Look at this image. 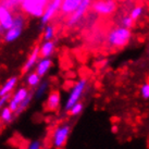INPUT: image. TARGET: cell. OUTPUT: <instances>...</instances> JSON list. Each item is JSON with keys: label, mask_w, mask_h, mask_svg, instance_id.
Segmentation results:
<instances>
[{"label": "cell", "mask_w": 149, "mask_h": 149, "mask_svg": "<svg viewBox=\"0 0 149 149\" xmlns=\"http://www.w3.org/2000/svg\"><path fill=\"white\" fill-rule=\"evenodd\" d=\"M79 3H81V0H62L60 10L63 14L71 15L77 9Z\"/></svg>", "instance_id": "cell-14"}, {"label": "cell", "mask_w": 149, "mask_h": 149, "mask_svg": "<svg viewBox=\"0 0 149 149\" xmlns=\"http://www.w3.org/2000/svg\"><path fill=\"white\" fill-rule=\"evenodd\" d=\"M122 24H123V26L126 27V29H131L133 26V24H134V21H133L132 19L130 17V15H128V17H125L124 19L122 20Z\"/></svg>", "instance_id": "cell-27"}, {"label": "cell", "mask_w": 149, "mask_h": 149, "mask_svg": "<svg viewBox=\"0 0 149 149\" xmlns=\"http://www.w3.org/2000/svg\"><path fill=\"white\" fill-rule=\"evenodd\" d=\"M24 29V19L21 15L14 17L12 25L4 32V40L7 42H13L20 38Z\"/></svg>", "instance_id": "cell-4"}, {"label": "cell", "mask_w": 149, "mask_h": 149, "mask_svg": "<svg viewBox=\"0 0 149 149\" xmlns=\"http://www.w3.org/2000/svg\"><path fill=\"white\" fill-rule=\"evenodd\" d=\"M14 17L10 9L4 7L3 4H0V33H4L12 25Z\"/></svg>", "instance_id": "cell-10"}, {"label": "cell", "mask_w": 149, "mask_h": 149, "mask_svg": "<svg viewBox=\"0 0 149 149\" xmlns=\"http://www.w3.org/2000/svg\"><path fill=\"white\" fill-rule=\"evenodd\" d=\"M93 0H81V3L77 9L72 13L68 20V26H74L84 17V14L86 13L87 9L91 7Z\"/></svg>", "instance_id": "cell-7"}, {"label": "cell", "mask_w": 149, "mask_h": 149, "mask_svg": "<svg viewBox=\"0 0 149 149\" xmlns=\"http://www.w3.org/2000/svg\"><path fill=\"white\" fill-rule=\"evenodd\" d=\"M61 104V94L59 91H51L46 100V108L48 109V111L54 112L57 111Z\"/></svg>", "instance_id": "cell-11"}, {"label": "cell", "mask_w": 149, "mask_h": 149, "mask_svg": "<svg viewBox=\"0 0 149 149\" xmlns=\"http://www.w3.org/2000/svg\"><path fill=\"white\" fill-rule=\"evenodd\" d=\"M61 2H62V0H51L50 2H48L45 11L40 17V22H42V25L48 24L50 20L54 17V14L60 10Z\"/></svg>", "instance_id": "cell-9"}, {"label": "cell", "mask_w": 149, "mask_h": 149, "mask_svg": "<svg viewBox=\"0 0 149 149\" xmlns=\"http://www.w3.org/2000/svg\"><path fill=\"white\" fill-rule=\"evenodd\" d=\"M86 86H87V79H81L73 85L70 94H69V97L66 99L65 104H64V111L69 112L71 107L81 100V98L83 97L84 93H85Z\"/></svg>", "instance_id": "cell-2"}, {"label": "cell", "mask_w": 149, "mask_h": 149, "mask_svg": "<svg viewBox=\"0 0 149 149\" xmlns=\"http://www.w3.org/2000/svg\"><path fill=\"white\" fill-rule=\"evenodd\" d=\"M10 96L11 95H6V96L0 97V111L2 110V108L6 107V104H8L9 99H10Z\"/></svg>", "instance_id": "cell-28"}, {"label": "cell", "mask_w": 149, "mask_h": 149, "mask_svg": "<svg viewBox=\"0 0 149 149\" xmlns=\"http://www.w3.org/2000/svg\"><path fill=\"white\" fill-rule=\"evenodd\" d=\"M36 73H37L40 77L45 76L49 70L52 66V60L50 58H42L40 60H38L37 63H36Z\"/></svg>", "instance_id": "cell-13"}, {"label": "cell", "mask_w": 149, "mask_h": 149, "mask_svg": "<svg viewBox=\"0 0 149 149\" xmlns=\"http://www.w3.org/2000/svg\"><path fill=\"white\" fill-rule=\"evenodd\" d=\"M39 57H40V54H39V47L37 46V47H35L32 50L29 57L25 61L24 65H23V72H29V71L32 70L34 66L36 65L38 60H39Z\"/></svg>", "instance_id": "cell-12"}, {"label": "cell", "mask_w": 149, "mask_h": 149, "mask_svg": "<svg viewBox=\"0 0 149 149\" xmlns=\"http://www.w3.org/2000/svg\"><path fill=\"white\" fill-rule=\"evenodd\" d=\"M143 14H144V8H143L141 6H137V7H135V8H133V10L131 11V13H130V17L135 22L136 20H138Z\"/></svg>", "instance_id": "cell-22"}, {"label": "cell", "mask_w": 149, "mask_h": 149, "mask_svg": "<svg viewBox=\"0 0 149 149\" xmlns=\"http://www.w3.org/2000/svg\"><path fill=\"white\" fill-rule=\"evenodd\" d=\"M21 2H22V0H4L2 4H3L4 7L11 9V8H14V7L19 6V4H21Z\"/></svg>", "instance_id": "cell-25"}, {"label": "cell", "mask_w": 149, "mask_h": 149, "mask_svg": "<svg viewBox=\"0 0 149 149\" xmlns=\"http://www.w3.org/2000/svg\"><path fill=\"white\" fill-rule=\"evenodd\" d=\"M26 149H42V141L36 139V141H32L29 144Z\"/></svg>", "instance_id": "cell-26"}, {"label": "cell", "mask_w": 149, "mask_h": 149, "mask_svg": "<svg viewBox=\"0 0 149 149\" xmlns=\"http://www.w3.org/2000/svg\"><path fill=\"white\" fill-rule=\"evenodd\" d=\"M83 109H84V104L81 102V101H79V102H76V104H73V106L71 107V109L69 110V113H70L72 116H79V114L82 113V111H83Z\"/></svg>", "instance_id": "cell-21"}, {"label": "cell", "mask_w": 149, "mask_h": 149, "mask_svg": "<svg viewBox=\"0 0 149 149\" xmlns=\"http://www.w3.org/2000/svg\"><path fill=\"white\" fill-rule=\"evenodd\" d=\"M54 37V27L51 25H47L44 32V39L45 40H52Z\"/></svg>", "instance_id": "cell-23"}, {"label": "cell", "mask_w": 149, "mask_h": 149, "mask_svg": "<svg viewBox=\"0 0 149 149\" xmlns=\"http://www.w3.org/2000/svg\"><path fill=\"white\" fill-rule=\"evenodd\" d=\"M71 133V126L69 124L59 125L52 134V145L54 148H62L66 144Z\"/></svg>", "instance_id": "cell-5"}, {"label": "cell", "mask_w": 149, "mask_h": 149, "mask_svg": "<svg viewBox=\"0 0 149 149\" xmlns=\"http://www.w3.org/2000/svg\"><path fill=\"white\" fill-rule=\"evenodd\" d=\"M42 82V77L36 73V72H31L27 77H26V84L29 87L32 88H36L39 85V83Z\"/></svg>", "instance_id": "cell-17"}, {"label": "cell", "mask_w": 149, "mask_h": 149, "mask_svg": "<svg viewBox=\"0 0 149 149\" xmlns=\"http://www.w3.org/2000/svg\"><path fill=\"white\" fill-rule=\"evenodd\" d=\"M17 84V76H12L9 79L6 81V83L2 85V87L0 88V97L6 95H11V93L13 91V89L15 88Z\"/></svg>", "instance_id": "cell-16"}, {"label": "cell", "mask_w": 149, "mask_h": 149, "mask_svg": "<svg viewBox=\"0 0 149 149\" xmlns=\"http://www.w3.org/2000/svg\"><path fill=\"white\" fill-rule=\"evenodd\" d=\"M49 0H22L21 7L26 14L34 17H40Z\"/></svg>", "instance_id": "cell-3"}, {"label": "cell", "mask_w": 149, "mask_h": 149, "mask_svg": "<svg viewBox=\"0 0 149 149\" xmlns=\"http://www.w3.org/2000/svg\"><path fill=\"white\" fill-rule=\"evenodd\" d=\"M14 116V113L9 109V107H3L0 111V120L3 123H11Z\"/></svg>", "instance_id": "cell-18"}, {"label": "cell", "mask_w": 149, "mask_h": 149, "mask_svg": "<svg viewBox=\"0 0 149 149\" xmlns=\"http://www.w3.org/2000/svg\"><path fill=\"white\" fill-rule=\"evenodd\" d=\"M29 94V89L26 87H20L17 88V91H14V94L10 96V99L8 101V107L11 111L14 113L17 108L19 107V104H21L22 101L27 97V95Z\"/></svg>", "instance_id": "cell-8"}, {"label": "cell", "mask_w": 149, "mask_h": 149, "mask_svg": "<svg viewBox=\"0 0 149 149\" xmlns=\"http://www.w3.org/2000/svg\"><path fill=\"white\" fill-rule=\"evenodd\" d=\"M36 93H35V97L36 98H40L45 95L46 93L48 91V88H49V83L47 81H44V82H40L39 85L36 87Z\"/></svg>", "instance_id": "cell-20"}, {"label": "cell", "mask_w": 149, "mask_h": 149, "mask_svg": "<svg viewBox=\"0 0 149 149\" xmlns=\"http://www.w3.org/2000/svg\"><path fill=\"white\" fill-rule=\"evenodd\" d=\"M132 38L131 29H126L124 26L116 27L108 34V44L113 48H121L128 45V42Z\"/></svg>", "instance_id": "cell-1"}, {"label": "cell", "mask_w": 149, "mask_h": 149, "mask_svg": "<svg viewBox=\"0 0 149 149\" xmlns=\"http://www.w3.org/2000/svg\"><path fill=\"white\" fill-rule=\"evenodd\" d=\"M116 3L114 0H96L93 3V10L99 15H110L116 11Z\"/></svg>", "instance_id": "cell-6"}, {"label": "cell", "mask_w": 149, "mask_h": 149, "mask_svg": "<svg viewBox=\"0 0 149 149\" xmlns=\"http://www.w3.org/2000/svg\"><path fill=\"white\" fill-rule=\"evenodd\" d=\"M32 99H33V95L29 93V95H27V97H26V98L22 101L21 104H19V107L17 108V110H15V112H14V116H19V114H21L22 112L24 111L25 109L29 106L31 101H32Z\"/></svg>", "instance_id": "cell-19"}, {"label": "cell", "mask_w": 149, "mask_h": 149, "mask_svg": "<svg viewBox=\"0 0 149 149\" xmlns=\"http://www.w3.org/2000/svg\"><path fill=\"white\" fill-rule=\"evenodd\" d=\"M111 131H112V133H114V134L118 133V126H116V125H113L111 128Z\"/></svg>", "instance_id": "cell-29"}, {"label": "cell", "mask_w": 149, "mask_h": 149, "mask_svg": "<svg viewBox=\"0 0 149 149\" xmlns=\"http://www.w3.org/2000/svg\"><path fill=\"white\" fill-rule=\"evenodd\" d=\"M141 96L143 99L147 100L149 98V84L148 83H144L143 85L141 86Z\"/></svg>", "instance_id": "cell-24"}, {"label": "cell", "mask_w": 149, "mask_h": 149, "mask_svg": "<svg viewBox=\"0 0 149 149\" xmlns=\"http://www.w3.org/2000/svg\"><path fill=\"white\" fill-rule=\"evenodd\" d=\"M56 50V44L52 40H45L39 47V54L42 58H50Z\"/></svg>", "instance_id": "cell-15"}]
</instances>
